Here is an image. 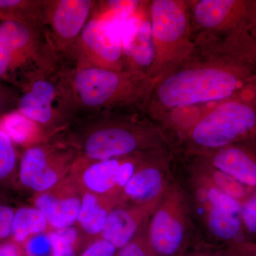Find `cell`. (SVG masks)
I'll return each instance as SVG.
<instances>
[{"instance_id":"1","label":"cell","mask_w":256,"mask_h":256,"mask_svg":"<svg viewBox=\"0 0 256 256\" xmlns=\"http://www.w3.org/2000/svg\"><path fill=\"white\" fill-rule=\"evenodd\" d=\"M194 48L154 84L144 114L180 138L210 108L256 85V41L250 32L194 34Z\"/></svg>"},{"instance_id":"2","label":"cell","mask_w":256,"mask_h":256,"mask_svg":"<svg viewBox=\"0 0 256 256\" xmlns=\"http://www.w3.org/2000/svg\"><path fill=\"white\" fill-rule=\"evenodd\" d=\"M60 74L68 126L76 120L111 111L143 112L154 86L146 74L127 70L63 64Z\"/></svg>"},{"instance_id":"3","label":"cell","mask_w":256,"mask_h":256,"mask_svg":"<svg viewBox=\"0 0 256 256\" xmlns=\"http://www.w3.org/2000/svg\"><path fill=\"white\" fill-rule=\"evenodd\" d=\"M79 158L106 160L172 148L159 124L140 111H111L76 120L64 130Z\"/></svg>"},{"instance_id":"4","label":"cell","mask_w":256,"mask_h":256,"mask_svg":"<svg viewBox=\"0 0 256 256\" xmlns=\"http://www.w3.org/2000/svg\"><path fill=\"white\" fill-rule=\"evenodd\" d=\"M174 154L173 175L186 197L196 244L228 246L242 240V204L212 182L196 156Z\"/></svg>"},{"instance_id":"5","label":"cell","mask_w":256,"mask_h":256,"mask_svg":"<svg viewBox=\"0 0 256 256\" xmlns=\"http://www.w3.org/2000/svg\"><path fill=\"white\" fill-rule=\"evenodd\" d=\"M256 138V85L208 109L173 144L174 152L200 154Z\"/></svg>"},{"instance_id":"6","label":"cell","mask_w":256,"mask_h":256,"mask_svg":"<svg viewBox=\"0 0 256 256\" xmlns=\"http://www.w3.org/2000/svg\"><path fill=\"white\" fill-rule=\"evenodd\" d=\"M63 64L44 25L0 22V82L18 89Z\"/></svg>"},{"instance_id":"7","label":"cell","mask_w":256,"mask_h":256,"mask_svg":"<svg viewBox=\"0 0 256 256\" xmlns=\"http://www.w3.org/2000/svg\"><path fill=\"white\" fill-rule=\"evenodd\" d=\"M154 60L148 76L156 82L178 66L194 48L188 0L150 1Z\"/></svg>"},{"instance_id":"8","label":"cell","mask_w":256,"mask_h":256,"mask_svg":"<svg viewBox=\"0 0 256 256\" xmlns=\"http://www.w3.org/2000/svg\"><path fill=\"white\" fill-rule=\"evenodd\" d=\"M146 236L156 256H183L196 244L188 202L174 175L148 220Z\"/></svg>"},{"instance_id":"9","label":"cell","mask_w":256,"mask_h":256,"mask_svg":"<svg viewBox=\"0 0 256 256\" xmlns=\"http://www.w3.org/2000/svg\"><path fill=\"white\" fill-rule=\"evenodd\" d=\"M78 156L64 130L44 138L24 152L18 168L20 182L36 194L48 191L68 176Z\"/></svg>"},{"instance_id":"10","label":"cell","mask_w":256,"mask_h":256,"mask_svg":"<svg viewBox=\"0 0 256 256\" xmlns=\"http://www.w3.org/2000/svg\"><path fill=\"white\" fill-rule=\"evenodd\" d=\"M60 68L16 89V111L37 124L46 138L62 132L68 126L64 111Z\"/></svg>"},{"instance_id":"11","label":"cell","mask_w":256,"mask_h":256,"mask_svg":"<svg viewBox=\"0 0 256 256\" xmlns=\"http://www.w3.org/2000/svg\"><path fill=\"white\" fill-rule=\"evenodd\" d=\"M66 64L76 67L124 70L118 24L92 16L84 26Z\"/></svg>"},{"instance_id":"12","label":"cell","mask_w":256,"mask_h":256,"mask_svg":"<svg viewBox=\"0 0 256 256\" xmlns=\"http://www.w3.org/2000/svg\"><path fill=\"white\" fill-rule=\"evenodd\" d=\"M194 34L224 36L256 28V0H188Z\"/></svg>"},{"instance_id":"13","label":"cell","mask_w":256,"mask_h":256,"mask_svg":"<svg viewBox=\"0 0 256 256\" xmlns=\"http://www.w3.org/2000/svg\"><path fill=\"white\" fill-rule=\"evenodd\" d=\"M96 3L94 0H42L44 26L63 63L68 62Z\"/></svg>"},{"instance_id":"14","label":"cell","mask_w":256,"mask_h":256,"mask_svg":"<svg viewBox=\"0 0 256 256\" xmlns=\"http://www.w3.org/2000/svg\"><path fill=\"white\" fill-rule=\"evenodd\" d=\"M173 160L172 148L148 153L121 192L118 204L146 205L160 200L172 178Z\"/></svg>"},{"instance_id":"15","label":"cell","mask_w":256,"mask_h":256,"mask_svg":"<svg viewBox=\"0 0 256 256\" xmlns=\"http://www.w3.org/2000/svg\"><path fill=\"white\" fill-rule=\"evenodd\" d=\"M149 6L150 1L137 14L118 23L122 41L124 70L146 75L154 60Z\"/></svg>"},{"instance_id":"16","label":"cell","mask_w":256,"mask_h":256,"mask_svg":"<svg viewBox=\"0 0 256 256\" xmlns=\"http://www.w3.org/2000/svg\"><path fill=\"white\" fill-rule=\"evenodd\" d=\"M82 196L78 184L69 174L52 190L36 194L34 205L44 214L48 227L53 230L68 228L77 222Z\"/></svg>"},{"instance_id":"17","label":"cell","mask_w":256,"mask_h":256,"mask_svg":"<svg viewBox=\"0 0 256 256\" xmlns=\"http://www.w3.org/2000/svg\"><path fill=\"white\" fill-rule=\"evenodd\" d=\"M201 156L207 162L252 190L256 188V138L246 140Z\"/></svg>"},{"instance_id":"18","label":"cell","mask_w":256,"mask_h":256,"mask_svg":"<svg viewBox=\"0 0 256 256\" xmlns=\"http://www.w3.org/2000/svg\"><path fill=\"white\" fill-rule=\"evenodd\" d=\"M161 198L146 205H116L109 212L100 238L110 242L118 250L124 247L146 228Z\"/></svg>"},{"instance_id":"19","label":"cell","mask_w":256,"mask_h":256,"mask_svg":"<svg viewBox=\"0 0 256 256\" xmlns=\"http://www.w3.org/2000/svg\"><path fill=\"white\" fill-rule=\"evenodd\" d=\"M121 160H89L78 156L70 174L82 192L109 198L116 206L114 194Z\"/></svg>"},{"instance_id":"20","label":"cell","mask_w":256,"mask_h":256,"mask_svg":"<svg viewBox=\"0 0 256 256\" xmlns=\"http://www.w3.org/2000/svg\"><path fill=\"white\" fill-rule=\"evenodd\" d=\"M114 206L109 198L82 192V206L76 222L88 235L100 236L109 212Z\"/></svg>"},{"instance_id":"21","label":"cell","mask_w":256,"mask_h":256,"mask_svg":"<svg viewBox=\"0 0 256 256\" xmlns=\"http://www.w3.org/2000/svg\"><path fill=\"white\" fill-rule=\"evenodd\" d=\"M48 227L46 217L36 207H21L14 212L12 240L22 245L32 236L45 233Z\"/></svg>"},{"instance_id":"22","label":"cell","mask_w":256,"mask_h":256,"mask_svg":"<svg viewBox=\"0 0 256 256\" xmlns=\"http://www.w3.org/2000/svg\"><path fill=\"white\" fill-rule=\"evenodd\" d=\"M43 24L42 0H0V22Z\"/></svg>"},{"instance_id":"23","label":"cell","mask_w":256,"mask_h":256,"mask_svg":"<svg viewBox=\"0 0 256 256\" xmlns=\"http://www.w3.org/2000/svg\"><path fill=\"white\" fill-rule=\"evenodd\" d=\"M148 3L138 0L97 1L92 16L119 23L137 14Z\"/></svg>"},{"instance_id":"24","label":"cell","mask_w":256,"mask_h":256,"mask_svg":"<svg viewBox=\"0 0 256 256\" xmlns=\"http://www.w3.org/2000/svg\"><path fill=\"white\" fill-rule=\"evenodd\" d=\"M193 156H196L202 169L212 180V182L226 194L240 202V204L254 191V190L246 188L242 184L234 180L232 176L216 169L210 163L207 162L206 160L201 156H196V154H193Z\"/></svg>"},{"instance_id":"25","label":"cell","mask_w":256,"mask_h":256,"mask_svg":"<svg viewBox=\"0 0 256 256\" xmlns=\"http://www.w3.org/2000/svg\"><path fill=\"white\" fill-rule=\"evenodd\" d=\"M18 152L14 142L0 128V184L10 182L18 170Z\"/></svg>"},{"instance_id":"26","label":"cell","mask_w":256,"mask_h":256,"mask_svg":"<svg viewBox=\"0 0 256 256\" xmlns=\"http://www.w3.org/2000/svg\"><path fill=\"white\" fill-rule=\"evenodd\" d=\"M52 247V256H76L78 230L72 226L48 232Z\"/></svg>"},{"instance_id":"27","label":"cell","mask_w":256,"mask_h":256,"mask_svg":"<svg viewBox=\"0 0 256 256\" xmlns=\"http://www.w3.org/2000/svg\"><path fill=\"white\" fill-rule=\"evenodd\" d=\"M240 218L242 240L252 242L256 238V188L242 202Z\"/></svg>"},{"instance_id":"28","label":"cell","mask_w":256,"mask_h":256,"mask_svg":"<svg viewBox=\"0 0 256 256\" xmlns=\"http://www.w3.org/2000/svg\"><path fill=\"white\" fill-rule=\"evenodd\" d=\"M146 226L132 242L118 249L114 256H156L146 238Z\"/></svg>"},{"instance_id":"29","label":"cell","mask_w":256,"mask_h":256,"mask_svg":"<svg viewBox=\"0 0 256 256\" xmlns=\"http://www.w3.org/2000/svg\"><path fill=\"white\" fill-rule=\"evenodd\" d=\"M23 245L28 256H52V244L48 233L32 236Z\"/></svg>"},{"instance_id":"30","label":"cell","mask_w":256,"mask_h":256,"mask_svg":"<svg viewBox=\"0 0 256 256\" xmlns=\"http://www.w3.org/2000/svg\"><path fill=\"white\" fill-rule=\"evenodd\" d=\"M18 97L14 88L0 82V117L16 110Z\"/></svg>"},{"instance_id":"31","label":"cell","mask_w":256,"mask_h":256,"mask_svg":"<svg viewBox=\"0 0 256 256\" xmlns=\"http://www.w3.org/2000/svg\"><path fill=\"white\" fill-rule=\"evenodd\" d=\"M14 212L12 207L0 202V244L12 238Z\"/></svg>"},{"instance_id":"32","label":"cell","mask_w":256,"mask_h":256,"mask_svg":"<svg viewBox=\"0 0 256 256\" xmlns=\"http://www.w3.org/2000/svg\"><path fill=\"white\" fill-rule=\"evenodd\" d=\"M183 256H235L226 246L210 245L206 244H194Z\"/></svg>"},{"instance_id":"33","label":"cell","mask_w":256,"mask_h":256,"mask_svg":"<svg viewBox=\"0 0 256 256\" xmlns=\"http://www.w3.org/2000/svg\"><path fill=\"white\" fill-rule=\"evenodd\" d=\"M118 249L110 242L102 238L90 244L80 256H114Z\"/></svg>"},{"instance_id":"34","label":"cell","mask_w":256,"mask_h":256,"mask_svg":"<svg viewBox=\"0 0 256 256\" xmlns=\"http://www.w3.org/2000/svg\"><path fill=\"white\" fill-rule=\"evenodd\" d=\"M235 256H256V242L240 240L226 246Z\"/></svg>"},{"instance_id":"35","label":"cell","mask_w":256,"mask_h":256,"mask_svg":"<svg viewBox=\"0 0 256 256\" xmlns=\"http://www.w3.org/2000/svg\"><path fill=\"white\" fill-rule=\"evenodd\" d=\"M0 256H24L21 245L14 242L0 244Z\"/></svg>"},{"instance_id":"36","label":"cell","mask_w":256,"mask_h":256,"mask_svg":"<svg viewBox=\"0 0 256 256\" xmlns=\"http://www.w3.org/2000/svg\"><path fill=\"white\" fill-rule=\"evenodd\" d=\"M252 36L255 38L256 41V28L255 30H254V32H252Z\"/></svg>"}]
</instances>
